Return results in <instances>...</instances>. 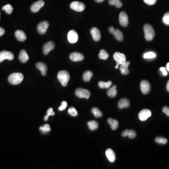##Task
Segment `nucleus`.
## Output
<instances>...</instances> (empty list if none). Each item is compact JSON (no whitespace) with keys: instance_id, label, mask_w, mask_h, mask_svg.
<instances>
[{"instance_id":"obj_1","label":"nucleus","mask_w":169,"mask_h":169,"mask_svg":"<svg viewBox=\"0 0 169 169\" xmlns=\"http://www.w3.org/2000/svg\"><path fill=\"white\" fill-rule=\"evenodd\" d=\"M57 78L63 87H66L70 79V75L67 70H61L58 73Z\"/></svg>"},{"instance_id":"obj_2","label":"nucleus","mask_w":169,"mask_h":169,"mask_svg":"<svg viewBox=\"0 0 169 169\" xmlns=\"http://www.w3.org/2000/svg\"><path fill=\"white\" fill-rule=\"evenodd\" d=\"M144 31L145 33V37L147 41H151L154 39L155 35V32L152 26L146 24L144 26Z\"/></svg>"},{"instance_id":"obj_3","label":"nucleus","mask_w":169,"mask_h":169,"mask_svg":"<svg viewBox=\"0 0 169 169\" xmlns=\"http://www.w3.org/2000/svg\"><path fill=\"white\" fill-rule=\"evenodd\" d=\"M24 79V76L22 73L15 72L10 75L8 80L10 84H18L21 83Z\"/></svg>"},{"instance_id":"obj_4","label":"nucleus","mask_w":169,"mask_h":169,"mask_svg":"<svg viewBox=\"0 0 169 169\" xmlns=\"http://www.w3.org/2000/svg\"><path fill=\"white\" fill-rule=\"evenodd\" d=\"M70 7L72 9L77 12H82L85 9V5L83 3L79 1H74L70 4Z\"/></svg>"},{"instance_id":"obj_5","label":"nucleus","mask_w":169,"mask_h":169,"mask_svg":"<svg viewBox=\"0 0 169 169\" xmlns=\"http://www.w3.org/2000/svg\"><path fill=\"white\" fill-rule=\"evenodd\" d=\"M75 94L78 97L80 98L89 99L90 96V92L87 89L79 88L76 89L75 91Z\"/></svg>"},{"instance_id":"obj_6","label":"nucleus","mask_w":169,"mask_h":169,"mask_svg":"<svg viewBox=\"0 0 169 169\" xmlns=\"http://www.w3.org/2000/svg\"><path fill=\"white\" fill-rule=\"evenodd\" d=\"M113 58L114 60L116 62L117 64H118L119 66L121 65L126 61V55L123 53H121L118 52L114 53L113 55Z\"/></svg>"},{"instance_id":"obj_7","label":"nucleus","mask_w":169,"mask_h":169,"mask_svg":"<svg viewBox=\"0 0 169 169\" xmlns=\"http://www.w3.org/2000/svg\"><path fill=\"white\" fill-rule=\"evenodd\" d=\"M14 58V55L11 52L5 50L0 52V63L3 62L5 59H7L8 60H12Z\"/></svg>"},{"instance_id":"obj_8","label":"nucleus","mask_w":169,"mask_h":169,"mask_svg":"<svg viewBox=\"0 0 169 169\" xmlns=\"http://www.w3.org/2000/svg\"><path fill=\"white\" fill-rule=\"evenodd\" d=\"M67 38L70 43H75L78 41V34L75 30H72L68 32Z\"/></svg>"},{"instance_id":"obj_9","label":"nucleus","mask_w":169,"mask_h":169,"mask_svg":"<svg viewBox=\"0 0 169 169\" xmlns=\"http://www.w3.org/2000/svg\"><path fill=\"white\" fill-rule=\"evenodd\" d=\"M119 23L123 27H126L129 24L128 16L124 11H122L119 14Z\"/></svg>"},{"instance_id":"obj_10","label":"nucleus","mask_w":169,"mask_h":169,"mask_svg":"<svg viewBox=\"0 0 169 169\" xmlns=\"http://www.w3.org/2000/svg\"><path fill=\"white\" fill-rule=\"evenodd\" d=\"M141 89L143 94H148L151 90L150 83L146 80H142L141 83Z\"/></svg>"},{"instance_id":"obj_11","label":"nucleus","mask_w":169,"mask_h":169,"mask_svg":"<svg viewBox=\"0 0 169 169\" xmlns=\"http://www.w3.org/2000/svg\"><path fill=\"white\" fill-rule=\"evenodd\" d=\"M45 3L43 0H39L34 3L31 7V10L32 12H37L44 6Z\"/></svg>"},{"instance_id":"obj_12","label":"nucleus","mask_w":169,"mask_h":169,"mask_svg":"<svg viewBox=\"0 0 169 169\" xmlns=\"http://www.w3.org/2000/svg\"><path fill=\"white\" fill-rule=\"evenodd\" d=\"M151 112L147 109H144L141 110L139 113V118L141 121H144L147 120L148 118L151 117Z\"/></svg>"},{"instance_id":"obj_13","label":"nucleus","mask_w":169,"mask_h":169,"mask_svg":"<svg viewBox=\"0 0 169 169\" xmlns=\"http://www.w3.org/2000/svg\"><path fill=\"white\" fill-rule=\"evenodd\" d=\"M49 27V22L47 21H43L38 24L37 26L38 31L41 34H44L46 32Z\"/></svg>"},{"instance_id":"obj_14","label":"nucleus","mask_w":169,"mask_h":169,"mask_svg":"<svg viewBox=\"0 0 169 169\" xmlns=\"http://www.w3.org/2000/svg\"><path fill=\"white\" fill-rule=\"evenodd\" d=\"M55 47V44L54 42L49 41V42H47L46 43L44 44L43 46V50L44 54L47 55L51 50H53Z\"/></svg>"},{"instance_id":"obj_15","label":"nucleus","mask_w":169,"mask_h":169,"mask_svg":"<svg viewBox=\"0 0 169 169\" xmlns=\"http://www.w3.org/2000/svg\"><path fill=\"white\" fill-rule=\"evenodd\" d=\"M70 58L72 61L80 62L83 60L84 56L80 53L73 52L70 54Z\"/></svg>"},{"instance_id":"obj_16","label":"nucleus","mask_w":169,"mask_h":169,"mask_svg":"<svg viewBox=\"0 0 169 169\" xmlns=\"http://www.w3.org/2000/svg\"><path fill=\"white\" fill-rule=\"evenodd\" d=\"M91 33L93 38L95 41H98L101 40V34L99 30L96 27H93L91 30Z\"/></svg>"},{"instance_id":"obj_17","label":"nucleus","mask_w":169,"mask_h":169,"mask_svg":"<svg viewBox=\"0 0 169 169\" xmlns=\"http://www.w3.org/2000/svg\"><path fill=\"white\" fill-rule=\"evenodd\" d=\"M15 34L16 37L17 38V40L21 42L25 41L27 38L26 33L21 30H17L16 31Z\"/></svg>"},{"instance_id":"obj_18","label":"nucleus","mask_w":169,"mask_h":169,"mask_svg":"<svg viewBox=\"0 0 169 169\" xmlns=\"http://www.w3.org/2000/svg\"><path fill=\"white\" fill-rule=\"evenodd\" d=\"M130 62L126 61L125 63L121 65L120 67V70L123 75H127L129 73V70L128 69V66L130 65Z\"/></svg>"},{"instance_id":"obj_19","label":"nucleus","mask_w":169,"mask_h":169,"mask_svg":"<svg viewBox=\"0 0 169 169\" xmlns=\"http://www.w3.org/2000/svg\"><path fill=\"white\" fill-rule=\"evenodd\" d=\"M36 67L41 72V74L42 75H46L47 68L45 64L41 62H39L36 64Z\"/></svg>"},{"instance_id":"obj_20","label":"nucleus","mask_w":169,"mask_h":169,"mask_svg":"<svg viewBox=\"0 0 169 169\" xmlns=\"http://www.w3.org/2000/svg\"><path fill=\"white\" fill-rule=\"evenodd\" d=\"M19 60L23 63H25L28 61L29 59V57L28 56V54L26 50L24 49L21 50L20 54H19Z\"/></svg>"},{"instance_id":"obj_21","label":"nucleus","mask_w":169,"mask_h":169,"mask_svg":"<svg viewBox=\"0 0 169 169\" xmlns=\"http://www.w3.org/2000/svg\"><path fill=\"white\" fill-rule=\"evenodd\" d=\"M130 103L129 100L126 98L121 99L118 103V105L120 109L128 108L130 106Z\"/></svg>"},{"instance_id":"obj_22","label":"nucleus","mask_w":169,"mask_h":169,"mask_svg":"<svg viewBox=\"0 0 169 169\" xmlns=\"http://www.w3.org/2000/svg\"><path fill=\"white\" fill-rule=\"evenodd\" d=\"M106 155L108 160L110 162H114L116 160V155L114 151L112 149H108L106 151Z\"/></svg>"},{"instance_id":"obj_23","label":"nucleus","mask_w":169,"mask_h":169,"mask_svg":"<svg viewBox=\"0 0 169 169\" xmlns=\"http://www.w3.org/2000/svg\"><path fill=\"white\" fill-rule=\"evenodd\" d=\"M108 122L111 126V128L113 130H115L116 129H117L119 126V124L118 121L111 118H110L108 119Z\"/></svg>"},{"instance_id":"obj_24","label":"nucleus","mask_w":169,"mask_h":169,"mask_svg":"<svg viewBox=\"0 0 169 169\" xmlns=\"http://www.w3.org/2000/svg\"><path fill=\"white\" fill-rule=\"evenodd\" d=\"M108 95L110 97H114L116 96L117 94V86L116 85L113 86L112 87H111L108 90L107 92Z\"/></svg>"},{"instance_id":"obj_25","label":"nucleus","mask_w":169,"mask_h":169,"mask_svg":"<svg viewBox=\"0 0 169 169\" xmlns=\"http://www.w3.org/2000/svg\"><path fill=\"white\" fill-rule=\"evenodd\" d=\"M93 75V72L90 70L86 71V72H84L83 76V78L84 80L86 82H89L92 78Z\"/></svg>"},{"instance_id":"obj_26","label":"nucleus","mask_w":169,"mask_h":169,"mask_svg":"<svg viewBox=\"0 0 169 169\" xmlns=\"http://www.w3.org/2000/svg\"><path fill=\"white\" fill-rule=\"evenodd\" d=\"M113 34L114 35L115 38L118 41H123L124 39L123 33L119 30H115Z\"/></svg>"},{"instance_id":"obj_27","label":"nucleus","mask_w":169,"mask_h":169,"mask_svg":"<svg viewBox=\"0 0 169 169\" xmlns=\"http://www.w3.org/2000/svg\"><path fill=\"white\" fill-rule=\"evenodd\" d=\"M108 2L110 5H115L117 8H121L123 6V3L120 0H108Z\"/></svg>"},{"instance_id":"obj_28","label":"nucleus","mask_w":169,"mask_h":169,"mask_svg":"<svg viewBox=\"0 0 169 169\" xmlns=\"http://www.w3.org/2000/svg\"><path fill=\"white\" fill-rule=\"evenodd\" d=\"M87 125L89 126L90 130L94 131L97 129L98 127V124L95 121H90L87 123Z\"/></svg>"},{"instance_id":"obj_29","label":"nucleus","mask_w":169,"mask_h":169,"mask_svg":"<svg viewBox=\"0 0 169 169\" xmlns=\"http://www.w3.org/2000/svg\"><path fill=\"white\" fill-rule=\"evenodd\" d=\"M112 83L110 81H109L107 82L100 81L98 83V86L101 89H108L112 86Z\"/></svg>"},{"instance_id":"obj_30","label":"nucleus","mask_w":169,"mask_h":169,"mask_svg":"<svg viewBox=\"0 0 169 169\" xmlns=\"http://www.w3.org/2000/svg\"><path fill=\"white\" fill-rule=\"evenodd\" d=\"M109 56V54L106 51H105V50L101 49L100 50V53L99 54V57L100 58V59L105 60L108 59Z\"/></svg>"},{"instance_id":"obj_31","label":"nucleus","mask_w":169,"mask_h":169,"mask_svg":"<svg viewBox=\"0 0 169 169\" xmlns=\"http://www.w3.org/2000/svg\"><path fill=\"white\" fill-rule=\"evenodd\" d=\"M91 111L93 114H94L95 117L96 118H100L103 116V113L98 108L95 107L93 108L92 109Z\"/></svg>"},{"instance_id":"obj_32","label":"nucleus","mask_w":169,"mask_h":169,"mask_svg":"<svg viewBox=\"0 0 169 169\" xmlns=\"http://www.w3.org/2000/svg\"><path fill=\"white\" fill-rule=\"evenodd\" d=\"M3 10H5V12L8 14H11L13 11V7L9 4H7L3 7Z\"/></svg>"},{"instance_id":"obj_33","label":"nucleus","mask_w":169,"mask_h":169,"mask_svg":"<svg viewBox=\"0 0 169 169\" xmlns=\"http://www.w3.org/2000/svg\"><path fill=\"white\" fill-rule=\"evenodd\" d=\"M40 130L43 133H45L50 131V127L49 124H46L40 127Z\"/></svg>"},{"instance_id":"obj_34","label":"nucleus","mask_w":169,"mask_h":169,"mask_svg":"<svg viewBox=\"0 0 169 169\" xmlns=\"http://www.w3.org/2000/svg\"><path fill=\"white\" fill-rule=\"evenodd\" d=\"M143 57L145 59H152L156 57V55L153 52L146 53L144 55Z\"/></svg>"},{"instance_id":"obj_35","label":"nucleus","mask_w":169,"mask_h":169,"mask_svg":"<svg viewBox=\"0 0 169 169\" xmlns=\"http://www.w3.org/2000/svg\"><path fill=\"white\" fill-rule=\"evenodd\" d=\"M54 115H55V112H53V109L51 108H49L47 112V115L44 118V120L47 121L49 119V117L50 116Z\"/></svg>"},{"instance_id":"obj_36","label":"nucleus","mask_w":169,"mask_h":169,"mask_svg":"<svg viewBox=\"0 0 169 169\" xmlns=\"http://www.w3.org/2000/svg\"><path fill=\"white\" fill-rule=\"evenodd\" d=\"M68 113L70 115L73 116V117H76L78 115V112L77 110H76L75 108H74L73 107H72L69 108L68 110Z\"/></svg>"},{"instance_id":"obj_37","label":"nucleus","mask_w":169,"mask_h":169,"mask_svg":"<svg viewBox=\"0 0 169 169\" xmlns=\"http://www.w3.org/2000/svg\"><path fill=\"white\" fill-rule=\"evenodd\" d=\"M155 141L158 143L161 144H165L167 142V140L166 139L162 137H157L155 139Z\"/></svg>"},{"instance_id":"obj_38","label":"nucleus","mask_w":169,"mask_h":169,"mask_svg":"<svg viewBox=\"0 0 169 169\" xmlns=\"http://www.w3.org/2000/svg\"><path fill=\"white\" fill-rule=\"evenodd\" d=\"M163 21L164 24L169 26V12L164 14L163 18Z\"/></svg>"},{"instance_id":"obj_39","label":"nucleus","mask_w":169,"mask_h":169,"mask_svg":"<svg viewBox=\"0 0 169 169\" xmlns=\"http://www.w3.org/2000/svg\"><path fill=\"white\" fill-rule=\"evenodd\" d=\"M136 133L134 130H129L128 133V136L129 138L133 139L135 138V137H136Z\"/></svg>"},{"instance_id":"obj_40","label":"nucleus","mask_w":169,"mask_h":169,"mask_svg":"<svg viewBox=\"0 0 169 169\" xmlns=\"http://www.w3.org/2000/svg\"><path fill=\"white\" fill-rule=\"evenodd\" d=\"M67 106V103L66 101H63L61 105V106L59 108V110L60 111H62L65 110Z\"/></svg>"},{"instance_id":"obj_41","label":"nucleus","mask_w":169,"mask_h":169,"mask_svg":"<svg viewBox=\"0 0 169 169\" xmlns=\"http://www.w3.org/2000/svg\"><path fill=\"white\" fill-rule=\"evenodd\" d=\"M144 3L147 5H152L155 3L157 0H143Z\"/></svg>"},{"instance_id":"obj_42","label":"nucleus","mask_w":169,"mask_h":169,"mask_svg":"<svg viewBox=\"0 0 169 169\" xmlns=\"http://www.w3.org/2000/svg\"><path fill=\"white\" fill-rule=\"evenodd\" d=\"M163 112L169 117V108H168V107H164L163 108Z\"/></svg>"},{"instance_id":"obj_43","label":"nucleus","mask_w":169,"mask_h":169,"mask_svg":"<svg viewBox=\"0 0 169 169\" xmlns=\"http://www.w3.org/2000/svg\"><path fill=\"white\" fill-rule=\"evenodd\" d=\"M160 70L163 73V75L166 76L167 75V72L166 68L164 67H161L160 68Z\"/></svg>"},{"instance_id":"obj_44","label":"nucleus","mask_w":169,"mask_h":169,"mask_svg":"<svg viewBox=\"0 0 169 169\" xmlns=\"http://www.w3.org/2000/svg\"><path fill=\"white\" fill-rule=\"evenodd\" d=\"M129 131V130L127 129L126 130H125V131H124V132L122 133V136H123V137H126V136H127Z\"/></svg>"},{"instance_id":"obj_45","label":"nucleus","mask_w":169,"mask_h":169,"mask_svg":"<svg viewBox=\"0 0 169 169\" xmlns=\"http://www.w3.org/2000/svg\"><path fill=\"white\" fill-rule=\"evenodd\" d=\"M4 33H5V30L2 27H0V37L3 36Z\"/></svg>"},{"instance_id":"obj_46","label":"nucleus","mask_w":169,"mask_h":169,"mask_svg":"<svg viewBox=\"0 0 169 169\" xmlns=\"http://www.w3.org/2000/svg\"><path fill=\"white\" fill-rule=\"evenodd\" d=\"M109 32H110V33L113 34V33H114V31H115V28H114V27H113V26H110V27H109Z\"/></svg>"},{"instance_id":"obj_47","label":"nucleus","mask_w":169,"mask_h":169,"mask_svg":"<svg viewBox=\"0 0 169 169\" xmlns=\"http://www.w3.org/2000/svg\"><path fill=\"white\" fill-rule=\"evenodd\" d=\"M166 89L167 91L169 92V80L168 81L167 84Z\"/></svg>"},{"instance_id":"obj_48","label":"nucleus","mask_w":169,"mask_h":169,"mask_svg":"<svg viewBox=\"0 0 169 169\" xmlns=\"http://www.w3.org/2000/svg\"><path fill=\"white\" fill-rule=\"evenodd\" d=\"M95 1L96 2H97V3H101L103 2L104 0H95Z\"/></svg>"},{"instance_id":"obj_49","label":"nucleus","mask_w":169,"mask_h":169,"mask_svg":"<svg viewBox=\"0 0 169 169\" xmlns=\"http://www.w3.org/2000/svg\"><path fill=\"white\" fill-rule=\"evenodd\" d=\"M166 70L169 72V63H168L166 65Z\"/></svg>"},{"instance_id":"obj_50","label":"nucleus","mask_w":169,"mask_h":169,"mask_svg":"<svg viewBox=\"0 0 169 169\" xmlns=\"http://www.w3.org/2000/svg\"><path fill=\"white\" fill-rule=\"evenodd\" d=\"M118 67H119V65H118V64H117V65H116V66H115L116 69H118Z\"/></svg>"},{"instance_id":"obj_51","label":"nucleus","mask_w":169,"mask_h":169,"mask_svg":"<svg viewBox=\"0 0 169 169\" xmlns=\"http://www.w3.org/2000/svg\"><path fill=\"white\" fill-rule=\"evenodd\" d=\"M0 15H1V13H0Z\"/></svg>"}]
</instances>
